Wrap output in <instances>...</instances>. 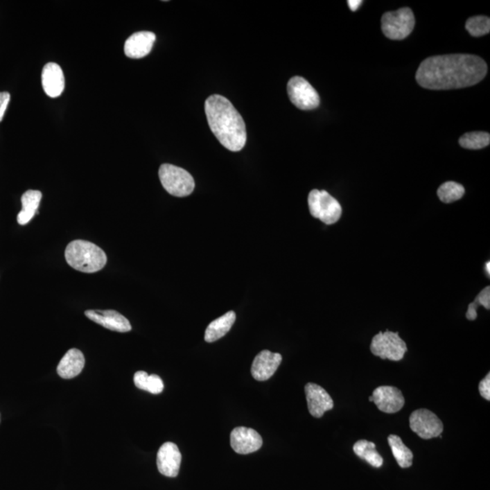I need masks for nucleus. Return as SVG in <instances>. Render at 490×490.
<instances>
[{
	"label": "nucleus",
	"mask_w": 490,
	"mask_h": 490,
	"mask_svg": "<svg viewBox=\"0 0 490 490\" xmlns=\"http://www.w3.org/2000/svg\"><path fill=\"white\" fill-rule=\"evenodd\" d=\"M410 426L412 431L423 439L437 438L443 432V423L438 416L430 410H415L410 417Z\"/></svg>",
	"instance_id": "nucleus-9"
},
{
	"label": "nucleus",
	"mask_w": 490,
	"mask_h": 490,
	"mask_svg": "<svg viewBox=\"0 0 490 490\" xmlns=\"http://www.w3.org/2000/svg\"><path fill=\"white\" fill-rule=\"evenodd\" d=\"M84 367V354L78 349H71L61 359L58 374L63 378H73L81 374Z\"/></svg>",
	"instance_id": "nucleus-18"
},
{
	"label": "nucleus",
	"mask_w": 490,
	"mask_h": 490,
	"mask_svg": "<svg viewBox=\"0 0 490 490\" xmlns=\"http://www.w3.org/2000/svg\"><path fill=\"white\" fill-rule=\"evenodd\" d=\"M376 404L380 412L385 413H396L403 409L405 399L401 390L392 386H380L374 390L371 397L369 399Z\"/></svg>",
	"instance_id": "nucleus-10"
},
{
	"label": "nucleus",
	"mask_w": 490,
	"mask_h": 490,
	"mask_svg": "<svg viewBox=\"0 0 490 490\" xmlns=\"http://www.w3.org/2000/svg\"><path fill=\"white\" fill-rule=\"evenodd\" d=\"M281 360L283 357L280 353H274L270 351H261L252 362V377L259 381L269 380L277 372Z\"/></svg>",
	"instance_id": "nucleus-15"
},
{
	"label": "nucleus",
	"mask_w": 490,
	"mask_h": 490,
	"mask_svg": "<svg viewBox=\"0 0 490 490\" xmlns=\"http://www.w3.org/2000/svg\"><path fill=\"white\" fill-rule=\"evenodd\" d=\"M464 195V187H463L462 184H457L456 182H446L438 189L439 200L445 202V204H450V202L460 200Z\"/></svg>",
	"instance_id": "nucleus-24"
},
{
	"label": "nucleus",
	"mask_w": 490,
	"mask_h": 490,
	"mask_svg": "<svg viewBox=\"0 0 490 490\" xmlns=\"http://www.w3.org/2000/svg\"><path fill=\"white\" fill-rule=\"evenodd\" d=\"M10 101V94L8 92H0V122L4 119L6 110Z\"/></svg>",
	"instance_id": "nucleus-29"
},
{
	"label": "nucleus",
	"mask_w": 490,
	"mask_h": 490,
	"mask_svg": "<svg viewBox=\"0 0 490 490\" xmlns=\"http://www.w3.org/2000/svg\"><path fill=\"white\" fill-rule=\"evenodd\" d=\"M489 266H490L489 262L487 263H486V270H487V271H488L489 277V274H490V267Z\"/></svg>",
	"instance_id": "nucleus-31"
},
{
	"label": "nucleus",
	"mask_w": 490,
	"mask_h": 490,
	"mask_svg": "<svg viewBox=\"0 0 490 490\" xmlns=\"http://www.w3.org/2000/svg\"><path fill=\"white\" fill-rule=\"evenodd\" d=\"M236 313L231 310L211 322L205 331L204 340L207 342H216L227 335L236 322Z\"/></svg>",
	"instance_id": "nucleus-20"
},
{
	"label": "nucleus",
	"mask_w": 490,
	"mask_h": 490,
	"mask_svg": "<svg viewBox=\"0 0 490 490\" xmlns=\"http://www.w3.org/2000/svg\"><path fill=\"white\" fill-rule=\"evenodd\" d=\"M287 91L290 102L299 110H313L319 107V94L306 79L293 76L288 82Z\"/></svg>",
	"instance_id": "nucleus-8"
},
{
	"label": "nucleus",
	"mask_w": 490,
	"mask_h": 490,
	"mask_svg": "<svg viewBox=\"0 0 490 490\" xmlns=\"http://www.w3.org/2000/svg\"><path fill=\"white\" fill-rule=\"evenodd\" d=\"M161 184L167 193L176 198H186L195 187L193 176L181 167L164 164L159 168Z\"/></svg>",
	"instance_id": "nucleus-4"
},
{
	"label": "nucleus",
	"mask_w": 490,
	"mask_h": 490,
	"mask_svg": "<svg viewBox=\"0 0 490 490\" xmlns=\"http://www.w3.org/2000/svg\"><path fill=\"white\" fill-rule=\"evenodd\" d=\"M480 395L487 401L490 400V374H488L478 384Z\"/></svg>",
	"instance_id": "nucleus-28"
},
{
	"label": "nucleus",
	"mask_w": 490,
	"mask_h": 490,
	"mask_svg": "<svg viewBox=\"0 0 490 490\" xmlns=\"http://www.w3.org/2000/svg\"><path fill=\"white\" fill-rule=\"evenodd\" d=\"M204 111L208 125L222 146L231 152L245 148L247 141L245 123L227 98L220 95L209 96Z\"/></svg>",
	"instance_id": "nucleus-2"
},
{
	"label": "nucleus",
	"mask_w": 490,
	"mask_h": 490,
	"mask_svg": "<svg viewBox=\"0 0 490 490\" xmlns=\"http://www.w3.org/2000/svg\"><path fill=\"white\" fill-rule=\"evenodd\" d=\"M42 193L37 190H28L21 198L22 210L17 214V222L20 225H28L38 213Z\"/></svg>",
	"instance_id": "nucleus-19"
},
{
	"label": "nucleus",
	"mask_w": 490,
	"mask_h": 490,
	"mask_svg": "<svg viewBox=\"0 0 490 490\" xmlns=\"http://www.w3.org/2000/svg\"><path fill=\"white\" fill-rule=\"evenodd\" d=\"M155 40L157 37L152 32L140 31L132 35L125 43L126 57L134 60L146 57L151 52Z\"/></svg>",
	"instance_id": "nucleus-16"
},
{
	"label": "nucleus",
	"mask_w": 490,
	"mask_h": 490,
	"mask_svg": "<svg viewBox=\"0 0 490 490\" xmlns=\"http://www.w3.org/2000/svg\"><path fill=\"white\" fill-rule=\"evenodd\" d=\"M362 4V0H349L348 6L351 11H357L358 8Z\"/></svg>",
	"instance_id": "nucleus-30"
},
{
	"label": "nucleus",
	"mask_w": 490,
	"mask_h": 490,
	"mask_svg": "<svg viewBox=\"0 0 490 490\" xmlns=\"http://www.w3.org/2000/svg\"><path fill=\"white\" fill-rule=\"evenodd\" d=\"M487 73L488 66L477 55H435L421 62L416 73V80L427 89H459L480 83Z\"/></svg>",
	"instance_id": "nucleus-1"
},
{
	"label": "nucleus",
	"mask_w": 490,
	"mask_h": 490,
	"mask_svg": "<svg viewBox=\"0 0 490 490\" xmlns=\"http://www.w3.org/2000/svg\"><path fill=\"white\" fill-rule=\"evenodd\" d=\"M478 306L485 307L487 310L490 309V287L487 286L484 288L472 304L469 305L468 312L466 313V319L469 321H474L477 319V308Z\"/></svg>",
	"instance_id": "nucleus-27"
},
{
	"label": "nucleus",
	"mask_w": 490,
	"mask_h": 490,
	"mask_svg": "<svg viewBox=\"0 0 490 490\" xmlns=\"http://www.w3.org/2000/svg\"><path fill=\"white\" fill-rule=\"evenodd\" d=\"M231 448L238 454H250L259 450L263 439L256 430L245 427L234 428L230 435Z\"/></svg>",
	"instance_id": "nucleus-11"
},
{
	"label": "nucleus",
	"mask_w": 490,
	"mask_h": 490,
	"mask_svg": "<svg viewBox=\"0 0 490 490\" xmlns=\"http://www.w3.org/2000/svg\"><path fill=\"white\" fill-rule=\"evenodd\" d=\"M182 455L177 445L166 442L157 453V468L160 473L168 478H175L180 471Z\"/></svg>",
	"instance_id": "nucleus-12"
},
{
	"label": "nucleus",
	"mask_w": 490,
	"mask_h": 490,
	"mask_svg": "<svg viewBox=\"0 0 490 490\" xmlns=\"http://www.w3.org/2000/svg\"><path fill=\"white\" fill-rule=\"evenodd\" d=\"M407 351V344L399 335V333L390 331L378 333L371 340V351L375 356L383 360L399 362L403 359Z\"/></svg>",
	"instance_id": "nucleus-7"
},
{
	"label": "nucleus",
	"mask_w": 490,
	"mask_h": 490,
	"mask_svg": "<svg viewBox=\"0 0 490 490\" xmlns=\"http://www.w3.org/2000/svg\"><path fill=\"white\" fill-rule=\"evenodd\" d=\"M85 315L96 324L108 329V330L117 331V333H128L132 330L130 322L125 316L113 310H88Z\"/></svg>",
	"instance_id": "nucleus-14"
},
{
	"label": "nucleus",
	"mask_w": 490,
	"mask_h": 490,
	"mask_svg": "<svg viewBox=\"0 0 490 490\" xmlns=\"http://www.w3.org/2000/svg\"><path fill=\"white\" fill-rule=\"evenodd\" d=\"M490 143V136L486 132H471L463 134L460 139V145L463 148L478 150L487 148Z\"/></svg>",
	"instance_id": "nucleus-25"
},
{
	"label": "nucleus",
	"mask_w": 490,
	"mask_h": 490,
	"mask_svg": "<svg viewBox=\"0 0 490 490\" xmlns=\"http://www.w3.org/2000/svg\"><path fill=\"white\" fill-rule=\"evenodd\" d=\"M64 257L72 268L87 274L100 271L107 262V254L100 247L84 240L70 243L67 246Z\"/></svg>",
	"instance_id": "nucleus-3"
},
{
	"label": "nucleus",
	"mask_w": 490,
	"mask_h": 490,
	"mask_svg": "<svg viewBox=\"0 0 490 490\" xmlns=\"http://www.w3.org/2000/svg\"><path fill=\"white\" fill-rule=\"evenodd\" d=\"M134 385L137 388L146 390L152 394H160L164 386L162 378L158 375H148L146 371H137L134 376Z\"/></svg>",
	"instance_id": "nucleus-23"
},
{
	"label": "nucleus",
	"mask_w": 490,
	"mask_h": 490,
	"mask_svg": "<svg viewBox=\"0 0 490 490\" xmlns=\"http://www.w3.org/2000/svg\"><path fill=\"white\" fill-rule=\"evenodd\" d=\"M42 87L49 98H58L64 89V76L58 64L49 63L42 71Z\"/></svg>",
	"instance_id": "nucleus-17"
},
{
	"label": "nucleus",
	"mask_w": 490,
	"mask_h": 490,
	"mask_svg": "<svg viewBox=\"0 0 490 490\" xmlns=\"http://www.w3.org/2000/svg\"><path fill=\"white\" fill-rule=\"evenodd\" d=\"M415 26V17L409 8L390 11L383 15L381 28L385 37L392 40H403L409 37Z\"/></svg>",
	"instance_id": "nucleus-6"
},
{
	"label": "nucleus",
	"mask_w": 490,
	"mask_h": 490,
	"mask_svg": "<svg viewBox=\"0 0 490 490\" xmlns=\"http://www.w3.org/2000/svg\"><path fill=\"white\" fill-rule=\"evenodd\" d=\"M354 453L360 459L365 460L369 465L374 468H380L383 464V457L378 454L376 445L374 442L362 439L355 443L353 446Z\"/></svg>",
	"instance_id": "nucleus-21"
},
{
	"label": "nucleus",
	"mask_w": 490,
	"mask_h": 490,
	"mask_svg": "<svg viewBox=\"0 0 490 490\" xmlns=\"http://www.w3.org/2000/svg\"><path fill=\"white\" fill-rule=\"evenodd\" d=\"M308 204L310 214L325 225L335 224L342 216V205L326 191H310Z\"/></svg>",
	"instance_id": "nucleus-5"
},
{
	"label": "nucleus",
	"mask_w": 490,
	"mask_h": 490,
	"mask_svg": "<svg viewBox=\"0 0 490 490\" xmlns=\"http://www.w3.org/2000/svg\"><path fill=\"white\" fill-rule=\"evenodd\" d=\"M305 395L310 415L322 418L324 413L333 409L334 403L330 394L322 387L315 383L305 386Z\"/></svg>",
	"instance_id": "nucleus-13"
},
{
	"label": "nucleus",
	"mask_w": 490,
	"mask_h": 490,
	"mask_svg": "<svg viewBox=\"0 0 490 490\" xmlns=\"http://www.w3.org/2000/svg\"><path fill=\"white\" fill-rule=\"evenodd\" d=\"M466 29L473 37H482L490 31V19L488 17L478 16L466 20Z\"/></svg>",
	"instance_id": "nucleus-26"
},
{
	"label": "nucleus",
	"mask_w": 490,
	"mask_h": 490,
	"mask_svg": "<svg viewBox=\"0 0 490 490\" xmlns=\"http://www.w3.org/2000/svg\"><path fill=\"white\" fill-rule=\"evenodd\" d=\"M388 442L399 466L403 469L410 468L412 465L413 453L405 446L403 439L397 435H390Z\"/></svg>",
	"instance_id": "nucleus-22"
}]
</instances>
